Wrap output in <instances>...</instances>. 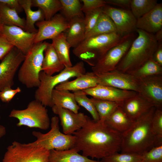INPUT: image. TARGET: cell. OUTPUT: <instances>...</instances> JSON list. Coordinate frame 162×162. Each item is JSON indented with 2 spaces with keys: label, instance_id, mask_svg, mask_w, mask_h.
Wrapping results in <instances>:
<instances>
[{
  "label": "cell",
  "instance_id": "33",
  "mask_svg": "<svg viewBox=\"0 0 162 162\" xmlns=\"http://www.w3.org/2000/svg\"><path fill=\"white\" fill-rule=\"evenodd\" d=\"M32 7L40 8L43 11L45 20L51 19L62 8L60 0H32Z\"/></svg>",
  "mask_w": 162,
  "mask_h": 162
},
{
  "label": "cell",
  "instance_id": "21",
  "mask_svg": "<svg viewBox=\"0 0 162 162\" xmlns=\"http://www.w3.org/2000/svg\"><path fill=\"white\" fill-rule=\"evenodd\" d=\"M98 85L97 77L93 72H87L72 81L67 80L56 86L55 89L65 90L73 92L83 90Z\"/></svg>",
  "mask_w": 162,
  "mask_h": 162
},
{
  "label": "cell",
  "instance_id": "40",
  "mask_svg": "<svg viewBox=\"0 0 162 162\" xmlns=\"http://www.w3.org/2000/svg\"><path fill=\"white\" fill-rule=\"evenodd\" d=\"M141 156L142 162H162V145L153 147Z\"/></svg>",
  "mask_w": 162,
  "mask_h": 162
},
{
  "label": "cell",
  "instance_id": "29",
  "mask_svg": "<svg viewBox=\"0 0 162 162\" xmlns=\"http://www.w3.org/2000/svg\"><path fill=\"white\" fill-rule=\"evenodd\" d=\"M0 17L3 25L16 26L25 30L26 20L20 17L16 10L0 3Z\"/></svg>",
  "mask_w": 162,
  "mask_h": 162
},
{
  "label": "cell",
  "instance_id": "36",
  "mask_svg": "<svg viewBox=\"0 0 162 162\" xmlns=\"http://www.w3.org/2000/svg\"><path fill=\"white\" fill-rule=\"evenodd\" d=\"M76 101L78 104L85 108L91 115L92 119L98 121L99 120L98 114L95 108L87 95L82 90H78L73 92Z\"/></svg>",
  "mask_w": 162,
  "mask_h": 162
},
{
  "label": "cell",
  "instance_id": "38",
  "mask_svg": "<svg viewBox=\"0 0 162 162\" xmlns=\"http://www.w3.org/2000/svg\"><path fill=\"white\" fill-rule=\"evenodd\" d=\"M152 126L155 137V146L162 145V110L156 109Z\"/></svg>",
  "mask_w": 162,
  "mask_h": 162
},
{
  "label": "cell",
  "instance_id": "7",
  "mask_svg": "<svg viewBox=\"0 0 162 162\" xmlns=\"http://www.w3.org/2000/svg\"><path fill=\"white\" fill-rule=\"evenodd\" d=\"M58 117L55 116L50 121L51 129L46 133L33 131L32 134L36 138L33 142L29 143L31 145L41 147L49 150L63 151L74 147L75 137L61 132L59 129Z\"/></svg>",
  "mask_w": 162,
  "mask_h": 162
},
{
  "label": "cell",
  "instance_id": "37",
  "mask_svg": "<svg viewBox=\"0 0 162 162\" xmlns=\"http://www.w3.org/2000/svg\"><path fill=\"white\" fill-rule=\"evenodd\" d=\"M101 162H142L141 155L130 153H115L101 159Z\"/></svg>",
  "mask_w": 162,
  "mask_h": 162
},
{
  "label": "cell",
  "instance_id": "28",
  "mask_svg": "<svg viewBox=\"0 0 162 162\" xmlns=\"http://www.w3.org/2000/svg\"><path fill=\"white\" fill-rule=\"evenodd\" d=\"M52 40L51 44L60 61L65 67L72 66L70 56V50L71 47L64 32L61 33Z\"/></svg>",
  "mask_w": 162,
  "mask_h": 162
},
{
  "label": "cell",
  "instance_id": "17",
  "mask_svg": "<svg viewBox=\"0 0 162 162\" xmlns=\"http://www.w3.org/2000/svg\"><path fill=\"white\" fill-rule=\"evenodd\" d=\"M52 109L58 116L63 133L72 135L81 129L86 123L88 116L83 113H75L64 108L54 105Z\"/></svg>",
  "mask_w": 162,
  "mask_h": 162
},
{
  "label": "cell",
  "instance_id": "45",
  "mask_svg": "<svg viewBox=\"0 0 162 162\" xmlns=\"http://www.w3.org/2000/svg\"><path fill=\"white\" fill-rule=\"evenodd\" d=\"M106 4L119 7L122 8L130 10L131 0H105Z\"/></svg>",
  "mask_w": 162,
  "mask_h": 162
},
{
  "label": "cell",
  "instance_id": "5",
  "mask_svg": "<svg viewBox=\"0 0 162 162\" xmlns=\"http://www.w3.org/2000/svg\"><path fill=\"white\" fill-rule=\"evenodd\" d=\"M83 62L81 61L70 67H65L58 74L55 75H49L41 71L39 74L40 84L36 90L35 100L40 102L44 106L52 107L51 94L55 87L60 83L73 77H76L86 73Z\"/></svg>",
  "mask_w": 162,
  "mask_h": 162
},
{
  "label": "cell",
  "instance_id": "30",
  "mask_svg": "<svg viewBox=\"0 0 162 162\" xmlns=\"http://www.w3.org/2000/svg\"><path fill=\"white\" fill-rule=\"evenodd\" d=\"M115 32H117V31L114 24L110 18L103 12L94 27L85 35L84 39L99 35Z\"/></svg>",
  "mask_w": 162,
  "mask_h": 162
},
{
  "label": "cell",
  "instance_id": "27",
  "mask_svg": "<svg viewBox=\"0 0 162 162\" xmlns=\"http://www.w3.org/2000/svg\"><path fill=\"white\" fill-rule=\"evenodd\" d=\"M26 16L25 31L30 33H36L38 30L35 27V23L45 20L44 14L40 8L33 11L32 10V0H19Z\"/></svg>",
  "mask_w": 162,
  "mask_h": 162
},
{
  "label": "cell",
  "instance_id": "25",
  "mask_svg": "<svg viewBox=\"0 0 162 162\" xmlns=\"http://www.w3.org/2000/svg\"><path fill=\"white\" fill-rule=\"evenodd\" d=\"M52 100L54 105L78 112L80 109L75 100L74 93L65 90L53 89L51 94Z\"/></svg>",
  "mask_w": 162,
  "mask_h": 162
},
{
  "label": "cell",
  "instance_id": "43",
  "mask_svg": "<svg viewBox=\"0 0 162 162\" xmlns=\"http://www.w3.org/2000/svg\"><path fill=\"white\" fill-rule=\"evenodd\" d=\"M14 47L4 37L0 34V60L2 59Z\"/></svg>",
  "mask_w": 162,
  "mask_h": 162
},
{
  "label": "cell",
  "instance_id": "34",
  "mask_svg": "<svg viewBox=\"0 0 162 162\" xmlns=\"http://www.w3.org/2000/svg\"><path fill=\"white\" fill-rule=\"evenodd\" d=\"M130 74L136 79L162 74V66L157 63L152 57Z\"/></svg>",
  "mask_w": 162,
  "mask_h": 162
},
{
  "label": "cell",
  "instance_id": "6",
  "mask_svg": "<svg viewBox=\"0 0 162 162\" xmlns=\"http://www.w3.org/2000/svg\"><path fill=\"white\" fill-rule=\"evenodd\" d=\"M48 43H34L25 55L18 72L19 81L28 88L38 87L40 84L39 74L41 71L44 51Z\"/></svg>",
  "mask_w": 162,
  "mask_h": 162
},
{
  "label": "cell",
  "instance_id": "3",
  "mask_svg": "<svg viewBox=\"0 0 162 162\" xmlns=\"http://www.w3.org/2000/svg\"><path fill=\"white\" fill-rule=\"evenodd\" d=\"M136 37L116 69L130 73L152 57L158 45L153 34L136 29Z\"/></svg>",
  "mask_w": 162,
  "mask_h": 162
},
{
  "label": "cell",
  "instance_id": "35",
  "mask_svg": "<svg viewBox=\"0 0 162 162\" xmlns=\"http://www.w3.org/2000/svg\"><path fill=\"white\" fill-rule=\"evenodd\" d=\"M158 3L157 0H131L130 10L137 19L150 11Z\"/></svg>",
  "mask_w": 162,
  "mask_h": 162
},
{
  "label": "cell",
  "instance_id": "4",
  "mask_svg": "<svg viewBox=\"0 0 162 162\" xmlns=\"http://www.w3.org/2000/svg\"><path fill=\"white\" fill-rule=\"evenodd\" d=\"M126 35L122 36L115 32L86 38L73 48V52L92 67L109 50L121 42Z\"/></svg>",
  "mask_w": 162,
  "mask_h": 162
},
{
  "label": "cell",
  "instance_id": "32",
  "mask_svg": "<svg viewBox=\"0 0 162 162\" xmlns=\"http://www.w3.org/2000/svg\"><path fill=\"white\" fill-rule=\"evenodd\" d=\"M94 104L99 117V121L104 122L116 108L120 106L122 102H116L98 99L90 98Z\"/></svg>",
  "mask_w": 162,
  "mask_h": 162
},
{
  "label": "cell",
  "instance_id": "11",
  "mask_svg": "<svg viewBox=\"0 0 162 162\" xmlns=\"http://www.w3.org/2000/svg\"><path fill=\"white\" fill-rule=\"evenodd\" d=\"M25 57L21 52L14 47L2 59L0 63V91L14 86L15 75Z\"/></svg>",
  "mask_w": 162,
  "mask_h": 162
},
{
  "label": "cell",
  "instance_id": "19",
  "mask_svg": "<svg viewBox=\"0 0 162 162\" xmlns=\"http://www.w3.org/2000/svg\"><path fill=\"white\" fill-rule=\"evenodd\" d=\"M120 106L133 122L146 114L153 107L138 93L122 102Z\"/></svg>",
  "mask_w": 162,
  "mask_h": 162
},
{
  "label": "cell",
  "instance_id": "14",
  "mask_svg": "<svg viewBox=\"0 0 162 162\" xmlns=\"http://www.w3.org/2000/svg\"><path fill=\"white\" fill-rule=\"evenodd\" d=\"M138 93L156 109L162 110V74L138 79Z\"/></svg>",
  "mask_w": 162,
  "mask_h": 162
},
{
  "label": "cell",
  "instance_id": "47",
  "mask_svg": "<svg viewBox=\"0 0 162 162\" xmlns=\"http://www.w3.org/2000/svg\"><path fill=\"white\" fill-rule=\"evenodd\" d=\"M154 35L155 39L158 43L162 42V29L156 32Z\"/></svg>",
  "mask_w": 162,
  "mask_h": 162
},
{
  "label": "cell",
  "instance_id": "41",
  "mask_svg": "<svg viewBox=\"0 0 162 162\" xmlns=\"http://www.w3.org/2000/svg\"><path fill=\"white\" fill-rule=\"evenodd\" d=\"M82 2V10L83 13L99 8H103L106 4L105 0H81Z\"/></svg>",
  "mask_w": 162,
  "mask_h": 162
},
{
  "label": "cell",
  "instance_id": "48",
  "mask_svg": "<svg viewBox=\"0 0 162 162\" xmlns=\"http://www.w3.org/2000/svg\"><path fill=\"white\" fill-rule=\"evenodd\" d=\"M1 116H0V119ZM6 134L5 128L2 125H0V139L4 136Z\"/></svg>",
  "mask_w": 162,
  "mask_h": 162
},
{
  "label": "cell",
  "instance_id": "31",
  "mask_svg": "<svg viewBox=\"0 0 162 162\" xmlns=\"http://www.w3.org/2000/svg\"><path fill=\"white\" fill-rule=\"evenodd\" d=\"M60 0L62 5L60 14L68 22L75 17H84L80 0Z\"/></svg>",
  "mask_w": 162,
  "mask_h": 162
},
{
  "label": "cell",
  "instance_id": "2",
  "mask_svg": "<svg viewBox=\"0 0 162 162\" xmlns=\"http://www.w3.org/2000/svg\"><path fill=\"white\" fill-rule=\"evenodd\" d=\"M156 109L152 107L147 113L133 122L130 128L122 134L121 152L141 155L155 146L152 121Z\"/></svg>",
  "mask_w": 162,
  "mask_h": 162
},
{
  "label": "cell",
  "instance_id": "16",
  "mask_svg": "<svg viewBox=\"0 0 162 162\" xmlns=\"http://www.w3.org/2000/svg\"><path fill=\"white\" fill-rule=\"evenodd\" d=\"M37 33L27 32L16 26L3 25L1 34L9 43L25 55L34 44Z\"/></svg>",
  "mask_w": 162,
  "mask_h": 162
},
{
  "label": "cell",
  "instance_id": "42",
  "mask_svg": "<svg viewBox=\"0 0 162 162\" xmlns=\"http://www.w3.org/2000/svg\"><path fill=\"white\" fill-rule=\"evenodd\" d=\"M19 87L16 89H13L10 87H7L0 91V99L3 102H10L17 93L21 92Z\"/></svg>",
  "mask_w": 162,
  "mask_h": 162
},
{
  "label": "cell",
  "instance_id": "26",
  "mask_svg": "<svg viewBox=\"0 0 162 162\" xmlns=\"http://www.w3.org/2000/svg\"><path fill=\"white\" fill-rule=\"evenodd\" d=\"M133 122L120 106L104 122L109 127L122 134L130 128Z\"/></svg>",
  "mask_w": 162,
  "mask_h": 162
},
{
  "label": "cell",
  "instance_id": "13",
  "mask_svg": "<svg viewBox=\"0 0 162 162\" xmlns=\"http://www.w3.org/2000/svg\"><path fill=\"white\" fill-rule=\"evenodd\" d=\"M96 74L98 85L139 92L138 80L130 74L116 69L110 72Z\"/></svg>",
  "mask_w": 162,
  "mask_h": 162
},
{
  "label": "cell",
  "instance_id": "24",
  "mask_svg": "<svg viewBox=\"0 0 162 162\" xmlns=\"http://www.w3.org/2000/svg\"><path fill=\"white\" fill-rule=\"evenodd\" d=\"M75 147L63 151H50L49 162H101L91 159L78 153Z\"/></svg>",
  "mask_w": 162,
  "mask_h": 162
},
{
  "label": "cell",
  "instance_id": "9",
  "mask_svg": "<svg viewBox=\"0 0 162 162\" xmlns=\"http://www.w3.org/2000/svg\"><path fill=\"white\" fill-rule=\"evenodd\" d=\"M50 151L16 141L8 146L2 162H49Z\"/></svg>",
  "mask_w": 162,
  "mask_h": 162
},
{
  "label": "cell",
  "instance_id": "12",
  "mask_svg": "<svg viewBox=\"0 0 162 162\" xmlns=\"http://www.w3.org/2000/svg\"><path fill=\"white\" fill-rule=\"evenodd\" d=\"M103 12L112 20L117 32L122 36L136 32L137 19L130 10L118 8L106 5Z\"/></svg>",
  "mask_w": 162,
  "mask_h": 162
},
{
  "label": "cell",
  "instance_id": "39",
  "mask_svg": "<svg viewBox=\"0 0 162 162\" xmlns=\"http://www.w3.org/2000/svg\"><path fill=\"white\" fill-rule=\"evenodd\" d=\"M103 8H98L83 13L84 15V20L86 28L85 35L95 26L100 15L103 13Z\"/></svg>",
  "mask_w": 162,
  "mask_h": 162
},
{
  "label": "cell",
  "instance_id": "50",
  "mask_svg": "<svg viewBox=\"0 0 162 162\" xmlns=\"http://www.w3.org/2000/svg\"></svg>",
  "mask_w": 162,
  "mask_h": 162
},
{
  "label": "cell",
  "instance_id": "8",
  "mask_svg": "<svg viewBox=\"0 0 162 162\" xmlns=\"http://www.w3.org/2000/svg\"><path fill=\"white\" fill-rule=\"evenodd\" d=\"M9 116L18 120L16 124L18 127L24 126L46 130L50 126L47 110L35 99L30 101L24 109L12 110Z\"/></svg>",
  "mask_w": 162,
  "mask_h": 162
},
{
  "label": "cell",
  "instance_id": "15",
  "mask_svg": "<svg viewBox=\"0 0 162 162\" xmlns=\"http://www.w3.org/2000/svg\"><path fill=\"white\" fill-rule=\"evenodd\" d=\"M35 25L38 29L34 43L52 40L64 32L69 26V22L60 13L56 14L49 20L38 22Z\"/></svg>",
  "mask_w": 162,
  "mask_h": 162
},
{
  "label": "cell",
  "instance_id": "23",
  "mask_svg": "<svg viewBox=\"0 0 162 162\" xmlns=\"http://www.w3.org/2000/svg\"><path fill=\"white\" fill-rule=\"evenodd\" d=\"M41 71L47 75L52 76L60 72L65 68L60 61L51 43H48L45 49Z\"/></svg>",
  "mask_w": 162,
  "mask_h": 162
},
{
  "label": "cell",
  "instance_id": "44",
  "mask_svg": "<svg viewBox=\"0 0 162 162\" xmlns=\"http://www.w3.org/2000/svg\"><path fill=\"white\" fill-rule=\"evenodd\" d=\"M0 3L15 10L18 13L23 11L19 0H0Z\"/></svg>",
  "mask_w": 162,
  "mask_h": 162
},
{
  "label": "cell",
  "instance_id": "10",
  "mask_svg": "<svg viewBox=\"0 0 162 162\" xmlns=\"http://www.w3.org/2000/svg\"><path fill=\"white\" fill-rule=\"evenodd\" d=\"M135 32L126 36L120 43L109 50L92 67V72L95 74L114 70L125 54L133 41L137 35Z\"/></svg>",
  "mask_w": 162,
  "mask_h": 162
},
{
  "label": "cell",
  "instance_id": "20",
  "mask_svg": "<svg viewBox=\"0 0 162 162\" xmlns=\"http://www.w3.org/2000/svg\"><path fill=\"white\" fill-rule=\"evenodd\" d=\"M136 28L153 34L162 29V3H158L150 11L137 19Z\"/></svg>",
  "mask_w": 162,
  "mask_h": 162
},
{
  "label": "cell",
  "instance_id": "22",
  "mask_svg": "<svg viewBox=\"0 0 162 162\" xmlns=\"http://www.w3.org/2000/svg\"><path fill=\"white\" fill-rule=\"evenodd\" d=\"M69 26L64 32L70 47L78 46L84 40L86 28L84 18L75 17L69 22Z\"/></svg>",
  "mask_w": 162,
  "mask_h": 162
},
{
  "label": "cell",
  "instance_id": "1",
  "mask_svg": "<svg viewBox=\"0 0 162 162\" xmlns=\"http://www.w3.org/2000/svg\"><path fill=\"white\" fill-rule=\"evenodd\" d=\"M73 135L75 137L74 147L85 157L102 159L121 151L122 134L89 116L83 127Z\"/></svg>",
  "mask_w": 162,
  "mask_h": 162
},
{
  "label": "cell",
  "instance_id": "18",
  "mask_svg": "<svg viewBox=\"0 0 162 162\" xmlns=\"http://www.w3.org/2000/svg\"><path fill=\"white\" fill-rule=\"evenodd\" d=\"M82 91L87 95L94 98L119 102H122L138 93L134 91L100 85Z\"/></svg>",
  "mask_w": 162,
  "mask_h": 162
},
{
  "label": "cell",
  "instance_id": "46",
  "mask_svg": "<svg viewBox=\"0 0 162 162\" xmlns=\"http://www.w3.org/2000/svg\"><path fill=\"white\" fill-rule=\"evenodd\" d=\"M152 58L155 62L162 66V42L158 43Z\"/></svg>",
  "mask_w": 162,
  "mask_h": 162
},
{
  "label": "cell",
  "instance_id": "49",
  "mask_svg": "<svg viewBox=\"0 0 162 162\" xmlns=\"http://www.w3.org/2000/svg\"><path fill=\"white\" fill-rule=\"evenodd\" d=\"M3 26V25L2 23V22H1V19H0V34H1Z\"/></svg>",
  "mask_w": 162,
  "mask_h": 162
}]
</instances>
